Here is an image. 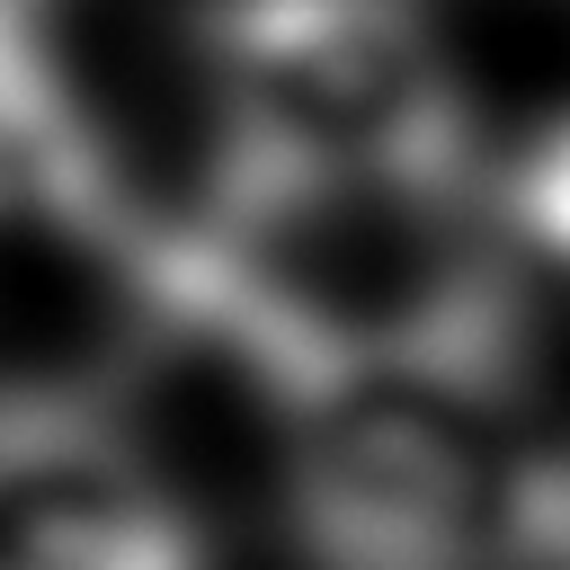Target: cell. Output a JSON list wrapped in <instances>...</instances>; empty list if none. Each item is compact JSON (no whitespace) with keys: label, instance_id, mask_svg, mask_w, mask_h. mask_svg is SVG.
<instances>
[{"label":"cell","instance_id":"4","mask_svg":"<svg viewBox=\"0 0 570 570\" xmlns=\"http://www.w3.org/2000/svg\"><path fill=\"white\" fill-rule=\"evenodd\" d=\"M18 9H27V0H0V27H9V18H18Z\"/></svg>","mask_w":570,"mask_h":570},{"label":"cell","instance_id":"1","mask_svg":"<svg viewBox=\"0 0 570 570\" xmlns=\"http://www.w3.org/2000/svg\"><path fill=\"white\" fill-rule=\"evenodd\" d=\"M240 169L445 160L454 89L419 0H240L214 36Z\"/></svg>","mask_w":570,"mask_h":570},{"label":"cell","instance_id":"2","mask_svg":"<svg viewBox=\"0 0 570 570\" xmlns=\"http://www.w3.org/2000/svg\"><path fill=\"white\" fill-rule=\"evenodd\" d=\"M294 454L321 525L374 561H436L481 543L508 463L463 374V347L347 356L294 383Z\"/></svg>","mask_w":570,"mask_h":570},{"label":"cell","instance_id":"3","mask_svg":"<svg viewBox=\"0 0 570 570\" xmlns=\"http://www.w3.org/2000/svg\"><path fill=\"white\" fill-rule=\"evenodd\" d=\"M142 472L62 410L0 419V570H142Z\"/></svg>","mask_w":570,"mask_h":570}]
</instances>
